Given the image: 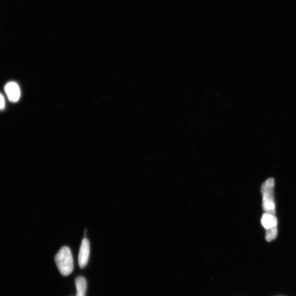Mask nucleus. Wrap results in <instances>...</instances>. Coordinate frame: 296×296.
<instances>
[{"instance_id":"nucleus-1","label":"nucleus","mask_w":296,"mask_h":296,"mask_svg":"<svg viewBox=\"0 0 296 296\" xmlns=\"http://www.w3.org/2000/svg\"><path fill=\"white\" fill-rule=\"evenodd\" d=\"M59 272L63 276L71 274L74 270V259L71 250L67 247L61 249L54 257Z\"/></svg>"},{"instance_id":"nucleus-2","label":"nucleus","mask_w":296,"mask_h":296,"mask_svg":"<svg viewBox=\"0 0 296 296\" xmlns=\"http://www.w3.org/2000/svg\"><path fill=\"white\" fill-rule=\"evenodd\" d=\"M274 180L269 178L266 180L261 187L263 194V209L266 213L275 214L274 198Z\"/></svg>"},{"instance_id":"nucleus-3","label":"nucleus","mask_w":296,"mask_h":296,"mask_svg":"<svg viewBox=\"0 0 296 296\" xmlns=\"http://www.w3.org/2000/svg\"><path fill=\"white\" fill-rule=\"evenodd\" d=\"M261 223L266 229V240L268 242H272L277 237L278 234L277 218L275 214L265 212L262 217Z\"/></svg>"},{"instance_id":"nucleus-4","label":"nucleus","mask_w":296,"mask_h":296,"mask_svg":"<svg viewBox=\"0 0 296 296\" xmlns=\"http://www.w3.org/2000/svg\"><path fill=\"white\" fill-rule=\"evenodd\" d=\"M89 254V242L88 239L85 238L82 241L79 254L78 262L80 268H84L87 265Z\"/></svg>"},{"instance_id":"nucleus-5","label":"nucleus","mask_w":296,"mask_h":296,"mask_svg":"<svg viewBox=\"0 0 296 296\" xmlns=\"http://www.w3.org/2000/svg\"><path fill=\"white\" fill-rule=\"evenodd\" d=\"M4 91L10 102H17L21 97V89L16 82H9L4 86Z\"/></svg>"},{"instance_id":"nucleus-6","label":"nucleus","mask_w":296,"mask_h":296,"mask_svg":"<svg viewBox=\"0 0 296 296\" xmlns=\"http://www.w3.org/2000/svg\"><path fill=\"white\" fill-rule=\"evenodd\" d=\"M75 286L77 288L76 296H86L87 287L86 279L80 276L75 279Z\"/></svg>"},{"instance_id":"nucleus-7","label":"nucleus","mask_w":296,"mask_h":296,"mask_svg":"<svg viewBox=\"0 0 296 296\" xmlns=\"http://www.w3.org/2000/svg\"><path fill=\"white\" fill-rule=\"evenodd\" d=\"M5 107V100L3 95L0 93V110L4 109Z\"/></svg>"}]
</instances>
